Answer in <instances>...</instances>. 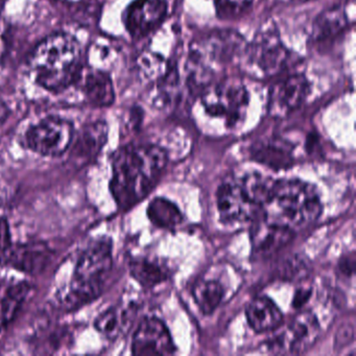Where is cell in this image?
<instances>
[{
    "instance_id": "obj_1",
    "label": "cell",
    "mask_w": 356,
    "mask_h": 356,
    "mask_svg": "<svg viewBox=\"0 0 356 356\" xmlns=\"http://www.w3.org/2000/svg\"><path fill=\"white\" fill-rule=\"evenodd\" d=\"M168 154L154 145H130L116 152L110 189L118 207L127 210L143 201L161 176Z\"/></svg>"
},
{
    "instance_id": "obj_2",
    "label": "cell",
    "mask_w": 356,
    "mask_h": 356,
    "mask_svg": "<svg viewBox=\"0 0 356 356\" xmlns=\"http://www.w3.org/2000/svg\"><path fill=\"white\" fill-rule=\"evenodd\" d=\"M29 63L35 81L51 92L65 90L82 76V51L70 35L47 37L34 49Z\"/></svg>"
},
{
    "instance_id": "obj_3",
    "label": "cell",
    "mask_w": 356,
    "mask_h": 356,
    "mask_svg": "<svg viewBox=\"0 0 356 356\" xmlns=\"http://www.w3.org/2000/svg\"><path fill=\"white\" fill-rule=\"evenodd\" d=\"M112 241L102 237L88 243L76 260L72 280L58 296L60 308L74 312L99 297L113 264Z\"/></svg>"
},
{
    "instance_id": "obj_4",
    "label": "cell",
    "mask_w": 356,
    "mask_h": 356,
    "mask_svg": "<svg viewBox=\"0 0 356 356\" xmlns=\"http://www.w3.org/2000/svg\"><path fill=\"white\" fill-rule=\"evenodd\" d=\"M262 208L266 220L295 231L316 220L322 203L312 185L300 180H278Z\"/></svg>"
},
{
    "instance_id": "obj_5",
    "label": "cell",
    "mask_w": 356,
    "mask_h": 356,
    "mask_svg": "<svg viewBox=\"0 0 356 356\" xmlns=\"http://www.w3.org/2000/svg\"><path fill=\"white\" fill-rule=\"evenodd\" d=\"M201 101L209 115L224 120L228 128H236L245 120L249 92L241 81L226 79L206 87Z\"/></svg>"
},
{
    "instance_id": "obj_6",
    "label": "cell",
    "mask_w": 356,
    "mask_h": 356,
    "mask_svg": "<svg viewBox=\"0 0 356 356\" xmlns=\"http://www.w3.org/2000/svg\"><path fill=\"white\" fill-rule=\"evenodd\" d=\"M243 40L233 31H218L208 34L193 45L191 65L195 82H207L211 74L210 65L231 62L239 54H243Z\"/></svg>"
},
{
    "instance_id": "obj_7",
    "label": "cell",
    "mask_w": 356,
    "mask_h": 356,
    "mask_svg": "<svg viewBox=\"0 0 356 356\" xmlns=\"http://www.w3.org/2000/svg\"><path fill=\"white\" fill-rule=\"evenodd\" d=\"M248 72L255 78L278 74L289 63V51L274 26H264L243 51Z\"/></svg>"
},
{
    "instance_id": "obj_8",
    "label": "cell",
    "mask_w": 356,
    "mask_h": 356,
    "mask_svg": "<svg viewBox=\"0 0 356 356\" xmlns=\"http://www.w3.org/2000/svg\"><path fill=\"white\" fill-rule=\"evenodd\" d=\"M74 138V129L70 120L61 118H44L26 131V147L41 156L57 157L63 155Z\"/></svg>"
},
{
    "instance_id": "obj_9",
    "label": "cell",
    "mask_w": 356,
    "mask_h": 356,
    "mask_svg": "<svg viewBox=\"0 0 356 356\" xmlns=\"http://www.w3.org/2000/svg\"><path fill=\"white\" fill-rule=\"evenodd\" d=\"M320 324L312 312L298 314L286 329L275 337L270 349L285 353H303L309 349L320 335Z\"/></svg>"
},
{
    "instance_id": "obj_10",
    "label": "cell",
    "mask_w": 356,
    "mask_h": 356,
    "mask_svg": "<svg viewBox=\"0 0 356 356\" xmlns=\"http://www.w3.org/2000/svg\"><path fill=\"white\" fill-rule=\"evenodd\" d=\"M175 350L172 335L159 318H145L133 337L132 352L135 355H170Z\"/></svg>"
},
{
    "instance_id": "obj_11",
    "label": "cell",
    "mask_w": 356,
    "mask_h": 356,
    "mask_svg": "<svg viewBox=\"0 0 356 356\" xmlns=\"http://www.w3.org/2000/svg\"><path fill=\"white\" fill-rule=\"evenodd\" d=\"M166 13V0H134L124 12V26L133 38H143L163 22Z\"/></svg>"
},
{
    "instance_id": "obj_12",
    "label": "cell",
    "mask_w": 356,
    "mask_h": 356,
    "mask_svg": "<svg viewBox=\"0 0 356 356\" xmlns=\"http://www.w3.org/2000/svg\"><path fill=\"white\" fill-rule=\"evenodd\" d=\"M309 93V83L302 74H291L278 81L270 91V113L283 118L301 106Z\"/></svg>"
},
{
    "instance_id": "obj_13",
    "label": "cell",
    "mask_w": 356,
    "mask_h": 356,
    "mask_svg": "<svg viewBox=\"0 0 356 356\" xmlns=\"http://www.w3.org/2000/svg\"><path fill=\"white\" fill-rule=\"evenodd\" d=\"M258 206L252 203L238 183H225L218 191V209L225 222H241L253 218Z\"/></svg>"
},
{
    "instance_id": "obj_14",
    "label": "cell",
    "mask_w": 356,
    "mask_h": 356,
    "mask_svg": "<svg viewBox=\"0 0 356 356\" xmlns=\"http://www.w3.org/2000/svg\"><path fill=\"white\" fill-rule=\"evenodd\" d=\"M108 126L105 122L87 124L79 133L72 145L70 162L74 165H86L92 161L107 143Z\"/></svg>"
},
{
    "instance_id": "obj_15",
    "label": "cell",
    "mask_w": 356,
    "mask_h": 356,
    "mask_svg": "<svg viewBox=\"0 0 356 356\" xmlns=\"http://www.w3.org/2000/svg\"><path fill=\"white\" fill-rule=\"evenodd\" d=\"M51 256L53 252L44 243H19L12 247L8 264L26 274H39L51 264Z\"/></svg>"
},
{
    "instance_id": "obj_16",
    "label": "cell",
    "mask_w": 356,
    "mask_h": 356,
    "mask_svg": "<svg viewBox=\"0 0 356 356\" xmlns=\"http://www.w3.org/2000/svg\"><path fill=\"white\" fill-rule=\"evenodd\" d=\"M293 236L295 232L289 227L264 220L254 228L252 245L258 256L268 257L289 245Z\"/></svg>"
},
{
    "instance_id": "obj_17",
    "label": "cell",
    "mask_w": 356,
    "mask_h": 356,
    "mask_svg": "<svg viewBox=\"0 0 356 356\" xmlns=\"http://www.w3.org/2000/svg\"><path fill=\"white\" fill-rule=\"evenodd\" d=\"M250 326L257 331H273L282 324L283 314L278 306L268 297L254 299L247 308Z\"/></svg>"
},
{
    "instance_id": "obj_18",
    "label": "cell",
    "mask_w": 356,
    "mask_h": 356,
    "mask_svg": "<svg viewBox=\"0 0 356 356\" xmlns=\"http://www.w3.org/2000/svg\"><path fill=\"white\" fill-rule=\"evenodd\" d=\"M32 286L26 282H16L0 287V330L15 318L30 295Z\"/></svg>"
},
{
    "instance_id": "obj_19",
    "label": "cell",
    "mask_w": 356,
    "mask_h": 356,
    "mask_svg": "<svg viewBox=\"0 0 356 356\" xmlns=\"http://www.w3.org/2000/svg\"><path fill=\"white\" fill-rule=\"evenodd\" d=\"M85 95L92 105L97 107H108L115 99L113 83L106 72L93 70L85 76L83 83Z\"/></svg>"
},
{
    "instance_id": "obj_20",
    "label": "cell",
    "mask_w": 356,
    "mask_h": 356,
    "mask_svg": "<svg viewBox=\"0 0 356 356\" xmlns=\"http://www.w3.org/2000/svg\"><path fill=\"white\" fill-rule=\"evenodd\" d=\"M291 145L281 140L258 143L253 147L254 159L274 170H283L293 164Z\"/></svg>"
},
{
    "instance_id": "obj_21",
    "label": "cell",
    "mask_w": 356,
    "mask_h": 356,
    "mask_svg": "<svg viewBox=\"0 0 356 356\" xmlns=\"http://www.w3.org/2000/svg\"><path fill=\"white\" fill-rule=\"evenodd\" d=\"M275 183L276 180L270 177L264 176L259 172H251L245 175L238 184L248 199L258 207L262 208L270 199Z\"/></svg>"
},
{
    "instance_id": "obj_22",
    "label": "cell",
    "mask_w": 356,
    "mask_h": 356,
    "mask_svg": "<svg viewBox=\"0 0 356 356\" xmlns=\"http://www.w3.org/2000/svg\"><path fill=\"white\" fill-rule=\"evenodd\" d=\"M133 278L145 287H154L168 279V270L164 264L155 260L138 258L130 264Z\"/></svg>"
},
{
    "instance_id": "obj_23",
    "label": "cell",
    "mask_w": 356,
    "mask_h": 356,
    "mask_svg": "<svg viewBox=\"0 0 356 356\" xmlns=\"http://www.w3.org/2000/svg\"><path fill=\"white\" fill-rule=\"evenodd\" d=\"M147 216L159 228L172 229L182 222L183 214L170 200L157 197L149 203Z\"/></svg>"
},
{
    "instance_id": "obj_24",
    "label": "cell",
    "mask_w": 356,
    "mask_h": 356,
    "mask_svg": "<svg viewBox=\"0 0 356 356\" xmlns=\"http://www.w3.org/2000/svg\"><path fill=\"white\" fill-rule=\"evenodd\" d=\"M128 310L120 307H112L97 316L95 327L104 337L110 339L120 337L128 326L130 321Z\"/></svg>"
},
{
    "instance_id": "obj_25",
    "label": "cell",
    "mask_w": 356,
    "mask_h": 356,
    "mask_svg": "<svg viewBox=\"0 0 356 356\" xmlns=\"http://www.w3.org/2000/svg\"><path fill=\"white\" fill-rule=\"evenodd\" d=\"M193 298L200 309L211 314L220 305L224 296L222 286L218 281H200L193 287Z\"/></svg>"
},
{
    "instance_id": "obj_26",
    "label": "cell",
    "mask_w": 356,
    "mask_h": 356,
    "mask_svg": "<svg viewBox=\"0 0 356 356\" xmlns=\"http://www.w3.org/2000/svg\"><path fill=\"white\" fill-rule=\"evenodd\" d=\"M347 26V18L343 10L330 9L318 16L314 24V38L324 40L341 32Z\"/></svg>"
},
{
    "instance_id": "obj_27",
    "label": "cell",
    "mask_w": 356,
    "mask_h": 356,
    "mask_svg": "<svg viewBox=\"0 0 356 356\" xmlns=\"http://www.w3.org/2000/svg\"><path fill=\"white\" fill-rule=\"evenodd\" d=\"M254 0H214L216 15L224 20L236 19L248 11Z\"/></svg>"
},
{
    "instance_id": "obj_28",
    "label": "cell",
    "mask_w": 356,
    "mask_h": 356,
    "mask_svg": "<svg viewBox=\"0 0 356 356\" xmlns=\"http://www.w3.org/2000/svg\"><path fill=\"white\" fill-rule=\"evenodd\" d=\"M12 247L9 222L5 218H0V266L8 264Z\"/></svg>"
},
{
    "instance_id": "obj_29",
    "label": "cell",
    "mask_w": 356,
    "mask_h": 356,
    "mask_svg": "<svg viewBox=\"0 0 356 356\" xmlns=\"http://www.w3.org/2000/svg\"><path fill=\"white\" fill-rule=\"evenodd\" d=\"M282 276L287 279L301 278L305 276L307 272L305 262L301 261L300 259H291L283 264Z\"/></svg>"
},
{
    "instance_id": "obj_30",
    "label": "cell",
    "mask_w": 356,
    "mask_h": 356,
    "mask_svg": "<svg viewBox=\"0 0 356 356\" xmlns=\"http://www.w3.org/2000/svg\"><path fill=\"white\" fill-rule=\"evenodd\" d=\"M339 268L346 276H351L353 274L354 270H355V257H354L353 254L341 260V264H339Z\"/></svg>"
},
{
    "instance_id": "obj_31",
    "label": "cell",
    "mask_w": 356,
    "mask_h": 356,
    "mask_svg": "<svg viewBox=\"0 0 356 356\" xmlns=\"http://www.w3.org/2000/svg\"><path fill=\"white\" fill-rule=\"evenodd\" d=\"M310 297V291L307 289H300L295 295V299H293V306L296 308L301 307L303 304L306 303Z\"/></svg>"
},
{
    "instance_id": "obj_32",
    "label": "cell",
    "mask_w": 356,
    "mask_h": 356,
    "mask_svg": "<svg viewBox=\"0 0 356 356\" xmlns=\"http://www.w3.org/2000/svg\"><path fill=\"white\" fill-rule=\"evenodd\" d=\"M352 333H353V329H349V326L346 327L345 329H341L339 334H337V343L341 346L343 343H347L348 341H352L353 335H350L349 337V334H352Z\"/></svg>"
},
{
    "instance_id": "obj_33",
    "label": "cell",
    "mask_w": 356,
    "mask_h": 356,
    "mask_svg": "<svg viewBox=\"0 0 356 356\" xmlns=\"http://www.w3.org/2000/svg\"><path fill=\"white\" fill-rule=\"evenodd\" d=\"M8 115H9V110L3 102L0 101V127L7 120Z\"/></svg>"
},
{
    "instance_id": "obj_34",
    "label": "cell",
    "mask_w": 356,
    "mask_h": 356,
    "mask_svg": "<svg viewBox=\"0 0 356 356\" xmlns=\"http://www.w3.org/2000/svg\"><path fill=\"white\" fill-rule=\"evenodd\" d=\"M6 47H7V44H6L5 37H3V32H1V29H0V61H1L3 56H5Z\"/></svg>"
},
{
    "instance_id": "obj_35",
    "label": "cell",
    "mask_w": 356,
    "mask_h": 356,
    "mask_svg": "<svg viewBox=\"0 0 356 356\" xmlns=\"http://www.w3.org/2000/svg\"><path fill=\"white\" fill-rule=\"evenodd\" d=\"M302 1H309V0H302Z\"/></svg>"
}]
</instances>
